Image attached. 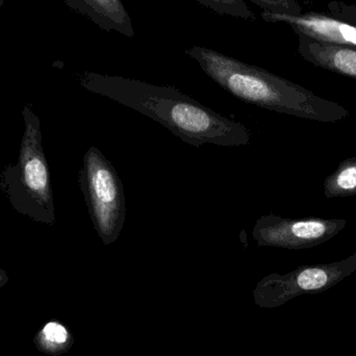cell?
<instances>
[{
	"instance_id": "obj_1",
	"label": "cell",
	"mask_w": 356,
	"mask_h": 356,
	"mask_svg": "<svg viewBox=\"0 0 356 356\" xmlns=\"http://www.w3.org/2000/svg\"><path fill=\"white\" fill-rule=\"evenodd\" d=\"M79 81L88 91L149 117L195 147L204 144L238 147L250 141V131L244 124L218 114L175 88L94 72L81 73Z\"/></svg>"
},
{
	"instance_id": "obj_2",
	"label": "cell",
	"mask_w": 356,
	"mask_h": 356,
	"mask_svg": "<svg viewBox=\"0 0 356 356\" xmlns=\"http://www.w3.org/2000/svg\"><path fill=\"white\" fill-rule=\"evenodd\" d=\"M186 54L211 81L247 104L319 122H339L349 116V111L341 104L217 50L192 46Z\"/></svg>"
},
{
	"instance_id": "obj_3",
	"label": "cell",
	"mask_w": 356,
	"mask_h": 356,
	"mask_svg": "<svg viewBox=\"0 0 356 356\" xmlns=\"http://www.w3.org/2000/svg\"><path fill=\"white\" fill-rule=\"evenodd\" d=\"M23 131L18 159L0 173V191L10 207L37 223L56 222L49 166L43 149L41 120L31 104L22 110Z\"/></svg>"
},
{
	"instance_id": "obj_4",
	"label": "cell",
	"mask_w": 356,
	"mask_h": 356,
	"mask_svg": "<svg viewBox=\"0 0 356 356\" xmlns=\"http://www.w3.org/2000/svg\"><path fill=\"white\" fill-rule=\"evenodd\" d=\"M79 184L98 236L104 245H112L127 218L124 188L112 163L95 146L83 156Z\"/></svg>"
},
{
	"instance_id": "obj_5",
	"label": "cell",
	"mask_w": 356,
	"mask_h": 356,
	"mask_svg": "<svg viewBox=\"0 0 356 356\" xmlns=\"http://www.w3.org/2000/svg\"><path fill=\"white\" fill-rule=\"evenodd\" d=\"M347 225L345 219H289L270 213L261 216L253 226L252 236L259 247L313 248L334 238Z\"/></svg>"
},
{
	"instance_id": "obj_6",
	"label": "cell",
	"mask_w": 356,
	"mask_h": 356,
	"mask_svg": "<svg viewBox=\"0 0 356 356\" xmlns=\"http://www.w3.org/2000/svg\"><path fill=\"white\" fill-rule=\"evenodd\" d=\"M355 270L356 251L344 261L301 267L284 276L278 274L266 276L253 291V298L259 307H273L295 293L321 290Z\"/></svg>"
},
{
	"instance_id": "obj_7",
	"label": "cell",
	"mask_w": 356,
	"mask_h": 356,
	"mask_svg": "<svg viewBox=\"0 0 356 356\" xmlns=\"http://www.w3.org/2000/svg\"><path fill=\"white\" fill-rule=\"evenodd\" d=\"M261 18L266 22L284 23L289 25L297 35L320 43L356 47V27L325 13H301L298 16L274 14L263 10Z\"/></svg>"
},
{
	"instance_id": "obj_8",
	"label": "cell",
	"mask_w": 356,
	"mask_h": 356,
	"mask_svg": "<svg viewBox=\"0 0 356 356\" xmlns=\"http://www.w3.org/2000/svg\"><path fill=\"white\" fill-rule=\"evenodd\" d=\"M77 14L91 20L104 31L135 37L131 15L122 0H62Z\"/></svg>"
},
{
	"instance_id": "obj_9",
	"label": "cell",
	"mask_w": 356,
	"mask_h": 356,
	"mask_svg": "<svg viewBox=\"0 0 356 356\" xmlns=\"http://www.w3.org/2000/svg\"><path fill=\"white\" fill-rule=\"evenodd\" d=\"M298 37V52L301 58L318 68L325 69L356 79V47L320 43Z\"/></svg>"
},
{
	"instance_id": "obj_10",
	"label": "cell",
	"mask_w": 356,
	"mask_h": 356,
	"mask_svg": "<svg viewBox=\"0 0 356 356\" xmlns=\"http://www.w3.org/2000/svg\"><path fill=\"white\" fill-rule=\"evenodd\" d=\"M326 198L356 196V158L340 163L337 170L324 180Z\"/></svg>"
},
{
	"instance_id": "obj_11",
	"label": "cell",
	"mask_w": 356,
	"mask_h": 356,
	"mask_svg": "<svg viewBox=\"0 0 356 356\" xmlns=\"http://www.w3.org/2000/svg\"><path fill=\"white\" fill-rule=\"evenodd\" d=\"M216 14L244 20H255L254 12L250 10L246 0H194Z\"/></svg>"
},
{
	"instance_id": "obj_12",
	"label": "cell",
	"mask_w": 356,
	"mask_h": 356,
	"mask_svg": "<svg viewBox=\"0 0 356 356\" xmlns=\"http://www.w3.org/2000/svg\"><path fill=\"white\" fill-rule=\"evenodd\" d=\"M263 10L274 14L298 16L302 13V8L298 0H249Z\"/></svg>"
},
{
	"instance_id": "obj_13",
	"label": "cell",
	"mask_w": 356,
	"mask_h": 356,
	"mask_svg": "<svg viewBox=\"0 0 356 356\" xmlns=\"http://www.w3.org/2000/svg\"><path fill=\"white\" fill-rule=\"evenodd\" d=\"M328 10L332 16L345 22L350 23L356 27V4L332 0L328 3Z\"/></svg>"
},
{
	"instance_id": "obj_14",
	"label": "cell",
	"mask_w": 356,
	"mask_h": 356,
	"mask_svg": "<svg viewBox=\"0 0 356 356\" xmlns=\"http://www.w3.org/2000/svg\"><path fill=\"white\" fill-rule=\"evenodd\" d=\"M44 336L52 344L63 345L68 341V332L64 326L58 323L46 324L43 330Z\"/></svg>"
},
{
	"instance_id": "obj_15",
	"label": "cell",
	"mask_w": 356,
	"mask_h": 356,
	"mask_svg": "<svg viewBox=\"0 0 356 356\" xmlns=\"http://www.w3.org/2000/svg\"><path fill=\"white\" fill-rule=\"evenodd\" d=\"M4 0H0V8H2V6H3Z\"/></svg>"
},
{
	"instance_id": "obj_16",
	"label": "cell",
	"mask_w": 356,
	"mask_h": 356,
	"mask_svg": "<svg viewBox=\"0 0 356 356\" xmlns=\"http://www.w3.org/2000/svg\"><path fill=\"white\" fill-rule=\"evenodd\" d=\"M1 275H2V272L0 271V278H1Z\"/></svg>"
}]
</instances>
